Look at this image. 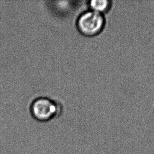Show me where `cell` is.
<instances>
[{
  "instance_id": "3",
  "label": "cell",
  "mask_w": 154,
  "mask_h": 154,
  "mask_svg": "<svg viewBox=\"0 0 154 154\" xmlns=\"http://www.w3.org/2000/svg\"><path fill=\"white\" fill-rule=\"evenodd\" d=\"M90 6L92 10L103 14L110 9L112 6V2L107 0H95L90 2Z\"/></svg>"
},
{
  "instance_id": "1",
  "label": "cell",
  "mask_w": 154,
  "mask_h": 154,
  "mask_svg": "<svg viewBox=\"0 0 154 154\" xmlns=\"http://www.w3.org/2000/svg\"><path fill=\"white\" fill-rule=\"evenodd\" d=\"M62 111L60 105L46 97L36 98L32 102L29 108L31 116L40 122L50 121Z\"/></svg>"
},
{
  "instance_id": "2",
  "label": "cell",
  "mask_w": 154,
  "mask_h": 154,
  "mask_svg": "<svg viewBox=\"0 0 154 154\" xmlns=\"http://www.w3.org/2000/svg\"><path fill=\"white\" fill-rule=\"evenodd\" d=\"M105 24L103 14L91 10L83 13L79 17L76 25L78 30L84 35L93 36L102 31Z\"/></svg>"
}]
</instances>
